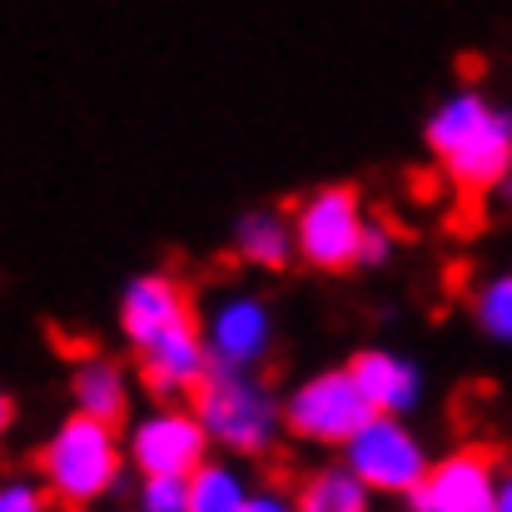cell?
Returning a JSON list of instances; mask_svg holds the SVG:
<instances>
[{
	"instance_id": "obj_14",
	"label": "cell",
	"mask_w": 512,
	"mask_h": 512,
	"mask_svg": "<svg viewBox=\"0 0 512 512\" xmlns=\"http://www.w3.org/2000/svg\"><path fill=\"white\" fill-rule=\"evenodd\" d=\"M254 488L259 483L249 478V463H239L229 453H214L189 473V512H244Z\"/></svg>"
},
{
	"instance_id": "obj_18",
	"label": "cell",
	"mask_w": 512,
	"mask_h": 512,
	"mask_svg": "<svg viewBox=\"0 0 512 512\" xmlns=\"http://www.w3.org/2000/svg\"><path fill=\"white\" fill-rule=\"evenodd\" d=\"M0 512H65L55 503V493L45 488V478L30 468V473H10L0 483Z\"/></svg>"
},
{
	"instance_id": "obj_21",
	"label": "cell",
	"mask_w": 512,
	"mask_h": 512,
	"mask_svg": "<svg viewBox=\"0 0 512 512\" xmlns=\"http://www.w3.org/2000/svg\"><path fill=\"white\" fill-rule=\"evenodd\" d=\"M498 512H512V468H503V488H498Z\"/></svg>"
},
{
	"instance_id": "obj_11",
	"label": "cell",
	"mask_w": 512,
	"mask_h": 512,
	"mask_svg": "<svg viewBox=\"0 0 512 512\" xmlns=\"http://www.w3.org/2000/svg\"><path fill=\"white\" fill-rule=\"evenodd\" d=\"M348 368H353L363 398L373 403V413H403V418H413L423 408V398H428V368L413 353L393 348V343H363V348H353L348 353Z\"/></svg>"
},
{
	"instance_id": "obj_22",
	"label": "cell",
	"mask_w": 512,
	"mask_h": 512,
	"mask_svg": "<svg viewBox=\"0 0 512 512\" xmlns=\"http://www.w3.org/2000/svg\"><path fill=\"white\" fill-rule=\"evenodd\" d=\"M493 194H498V204H503V209L512 214V174L503 179V184H498V189H493Z\"/></svg>"
},
{
	"instance_id": "obj_19",
	"label": "cell",
	"mask_w": 512,
	"mask_h": 512,
	"mask_svg": "<svg viewBox=\"0 0 512 512\" xmlns=\"http://www.w3.org/2000/svg\"><path fill=\"white\" fill-rule=\"evenodd\" d=\"M393 249H398V234H393L383 219H368L363 249H358V269H383V264L393 259Z\"/></svg>"
},
{
	"instance_id": "obj_15",
	"label": "cell",
	"mask_w": 512,
	"mask_h": 512,
	"mask_svg": "<svg viewBox=\"0 0 512 512\" xmlns=\"http://www.w3.org/2000/svg\"><path fill=\"white\" fill-rule=\"evenodd\" d=\"M378 493L348 468V463H319L299 483V512H373Z\"/></svg>"
},
{
	"instance_id": "obj_9",
	"label": "cell",
	"mask_w": 512,
	"mask_h": 512,
	"mask_svg": "<svg viewBox=\"0 0 512 512\" xmlns=\"http://www.w3.org/2000/svg\"><path fill=\"white\" fill-rule=\"evenodd\" d=\"M204 339L219 368H269L279 348V314L254 289H224L204 309Z\"/></svg>"
},
{
	"instance_id": "obj_17",
	"label": "cell",
	"mask_w": 512,
	"mask_h": 512,
	"mask_svg": "<svg viewBox=\"0 0 512 512\" xmlns=\"http://www.w3.org/2000/svg\"><path fill=\"white\" fill-rule=\"evenodd\" d=\"M130 512H189V478H174V473L135 478Z\"/></svg>"
},
{
	"instance_id": "obj_20",
	"label": "cell",
	"mask_w": 512,
	"mask_h": 512,
	"mask_svg": "<svg viewBox=\"0 0 512 512\" xmlns=\"http://www.w3.org/2000/svg\"><path fill=\"white\" fill-rule=\"evenodd\" d=\"M244 512H299V488H284V483H259Z\"/></svg>"
},
{
	"instance_id": "obj_1",
	"label": "cell",
	"mask_w": 512,
	"mask_h": 512,
	"mask_svg": "<svg viewBox=\"0 0 512 512\" xmlns=\"http://www.w3.org/2000/svg\"><path fill=\"white\" fill-rule=\"evenodd\" d=\"M423 145L458 194H493L512 174V105H493L463 85L428 110Z\"/></svg>"
},
{
	"instance_id": "obj_13",
	"label": "cell",
	"mask_w": 512,
	"mask_h": 512,
	"mask_svg": "<svg viewBox=\"0 0 512 512\" xmlns=\"http://www.w3.org/2000/svg\"><path fill=\"white\" fill-rule=\"evenodd\" d=\"M229 254L254 269V274H289L299 264V239H294V209L279 204H249L229 224Z\"/></svg>"
},
{
	"instance_id": "obj_5",
	"label": "cell",
	"mask_w": 512,
	"mask_h": 512,
	"mask_svg": "<svg viewBox=\"0 0 512 512\" xmlns=\"http://www.w3.org/2000/svg\"><path fill=\"white\" fill-rule=\"evenodd\" d=\"M368 418H373V403L363 398L348 363L314 368L294 388H284V423H289V438L304 448L339 453Z\"/></svg>"
},
{
	"instance_id": "obj_3",
	"label": "cell",
	"mask_w": 512,
	"mask_h": 512,
	"mask_svg": "<svg viewBox=\"0 0 512 512\" xmlns=\"http://www.w3.org/2000/svg\"><path fill=\"white\" fill-rule=\"evenodd\" d=\"M194 413L204 418L214 453H229L239 463H264L289 438L284 423V393L264 368H209V378L194 388Z\"/></svg>"
},
{
	"instance_id": "obj_23",
	"label": "cell",
	"mask_w": 512,
	"mask_h": 512,
	"mask_svg": "<svg viewBox=\"0 0 512 512\" xmlns=\"http://www.w3.org/2000/svg\"><path fill=\"white\" fill-rule=\"evenodd\" d=\"M105 512H120V508H105ZM125 512H130V508H125Z\"/></svg>"
},
{
	"instance_id": "obj_2",
	"label": "cell",
	"mask_w": 512,
	"mask_h": 512,
	"mask_svg": "<svg viewBox=\"0 0 512 512\" xmlns=\"http://www.w3.org/2000/svg\"><path fill=\"white\" fill-rule=\"evenodd\" d=\"M35 473L45 478V488L55 493V503L65 512L105 508L110 498L125 493V483L135 473L130 448H125V428L70 408L35 443Z\"/></svg>"
},
{
	"instance_id": "obj_16",
	"label": "cell",
	"mask_w": 512,
	"mask_h": 512,
	"mask_svg": "<svg viewBox=\"0 0 512 512\" xmlns=\"http://www.w3.org/2000/svg\"><path fill=\"white\" fill-rule=\"evenodd\" d=\"M468 319L473 329L498 348H512V269H498L473 284L468 294Z\"/></svg>"
},
{
	"instance_id": "obj_8",
	"label": "cell",
	"mask_w": 512,
	"mask_h": 512,
	"mask_svg": "<svg viewBox=\"0 0 512 512\" xmlns=\"http://www.w3.org/2000/svg\"><path fill=\"white\" fill-rule=\"evenodd\" d=\"M503 463L483 443H458L433 458L428 478L398 503L403 512H498Z\"/></svg>"
},
{
	"instance_id": "obj_7",
	"label": "cell",
	"mask_w": 512,
	"mask_h": 512,
	"mask_svg": "<svg viewBox=\"0 0 512 512\" xmlns=\"http://www.w3.org/2000/svg\"><path fill=\"white\" fill-rule=\"evenodd\" d=\"M125 448H130L135 478H150V473L189 478L204 458H214V438L204 418L194 413V403H155V398L125 423Z\"/></svg>"
},
{
	"instance_id": "obj_12",
	"label": "cell",
	"mask_w": 512,
	"mask_h": 512,
	"mask_svg": "<svg viewBox=\"0 0 512 512\" xmlns=\"http://www.w3.org/2000/svg\"><path fill=\"white\" fill-rule=\"evenodd\" d=\"M145 388H140V373H135V363H125V358H115V353H85V358H75V368H70V408H80V413H90V418H105V423H130L140 408H135V398H140Z\"/></svg>"
},
{
	"instance_id": "obj_10",
	"label": "cell",
	"mask_w": 512,
	"mask_h": 512,
	"mask_svg": "<svg viewBox=\"0 0 512 512\" xmlns=\"http://www.w3.org/2000/svg\"><path fill=\"white\" fill-rule=\"evenodd\" d=\"M199 319L189 284L170 274V269H140L125 279L120 304H115V334L125 343V353H140L145 343H155L160 334H170L179 324Z\"/></svg>"
},
{
	"instance_id": "obj_4",
	"label": "cell",
	"mask_w": 512,
	"mask_h": 512,
	"mask_svg": "<svg viewBox=\"0 0 512 512\" xmlns=\"http://www.w3.org/2000/svg\"><path fill=\"white\" fill-rule=\"evenodd\" d=\"M294 239H299V264L309 274H353L363 229H368V204L353 184H314L294 204Z\"/></svg>"
},
{
	"instance_id": "obj_6",
	"label": "cell",
	"mask_w": 512,
	"mask_h": 512,
	"mask_svg": "<svg viewBox=\"0 0 512 512\" xmlns=\"http://www.w3.org/2000/svg\"><path fill=\"white\" fill-rule=\"evenodd\" d=\"M339 458L383 498V503H403L433 468V448L428 438L413 428V418L403 413H373L348 443Z\"/></svg>"
}]
</instances>
